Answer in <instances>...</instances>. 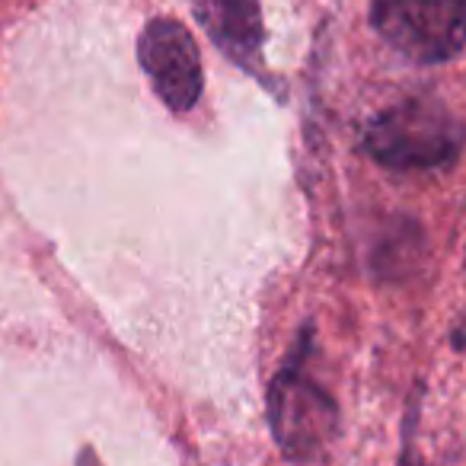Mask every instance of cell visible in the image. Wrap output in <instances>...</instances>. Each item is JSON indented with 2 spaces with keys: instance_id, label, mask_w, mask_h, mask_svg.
<instances>
[{
  "instance_id": "1",
  "label": "cell",
  "mask_w": 466,
  "mask_h": 466,
  "mask_svg": "<svg viewBox=\"0 0 466 466\" xmlns=\"http://www.w3.org/2000/svg\"><path fill=\"white\" fill-rule=\"evenodd\" d=\"M361 144L370 160L390 173H431L463 154L466 125L438 96L419 93L370 116Z\"/></svg>"
},
{
  "instance_id": "2",
  "label": "cell",
  "mask_w": 466,
  "mask_h": 466,
  "mask_svg": "<svg viewBox=\"0 0 466 466\" xmlns=\"http://www.w3.org/2000/svg\"><path fill=\"white\" fill-rule=\"evenodd\" d=\"M313 358V326L300 329L294 349L288 351L281 370L272 377L266 393L268 428L279 451L294 463L317 457L339 428L336 400L326 393L310 374Z\"/></svg>"
},
{
  "instance_id": "3",
  "label": "cell",
  "mask_w": 466,
  "mask_h": 466,
  "mask_svg": "<svg viewBox=\"0 0 466 466\" xmlns=\"http://www.w3.org/2000/svg\"><path fill=\"white\" fill-rule=\"evenodd\" d=\"M370 26L402 58L444 65L466 46V0H370Z\"/></svg>"
},
{
  "instance_id": "4",
  "label": "cell",
  "mask_w": 466,
  "mask_h": 466,
  "mask_svg": "<svg viewBox=\"0 0 466 466\" xmlns=\"http://www.w3.org/2000/svg\"><path fill=\"white\" fill-rule=\"evenodd\" d=\"M137 65L169 112H188L198 106L205 74L198 46L186 23L176 16H154L137 35Z\"/></svg>"
},
{
  "instance_id": "5",
  "label": "cell",
  "mask_w": 466,
  "mask_h": 466,
  "mask_svg": "<svg viewBox=\"0 0 466 466\" xmlns=\"http://www.w3.org/2000/svg\"><path fill=\"white\" fill-rule=\"evenodd\" d=\"M192 14L227 61H233L240 71L281 96V86L275 84V74L268 71L262 55L266 23H262L259 0H192Z\"/></svg>"
},
{
  "instance_id": "6",
  "label": "cell",
  "mask_w": 466,
  "mask_h": 466,
  "mask_svg": "<svg viewBox=\"0 0 466 466\" xmlns=\"http://www.w3.org/2000/svg\"><path fill=\"white\" fill-rule=\"evenodd\" d=\"M419 243H421L419 224L402 220V230H400L393 220V230L383 233L374 249V259H370L374 262V272L380 275V279H400V275L409 272V268L415 266V259H419Z\"/></svg>"
},
{
  "instance_id": "7",
  "label": "cell",
  "mask_w": 466,
  "mask_h": 466,
  "mask_svg": "<svg viewBox=\"0 0 466 466\" xmlns=\"http://www.w3.org/2000/svg\"><path fill=\"white\" fill-rule=\"evenodd\" d=\"M77 466H99V460H96V453H93V447H84V451H80Z\"/></svg>"
}]
</instances>
